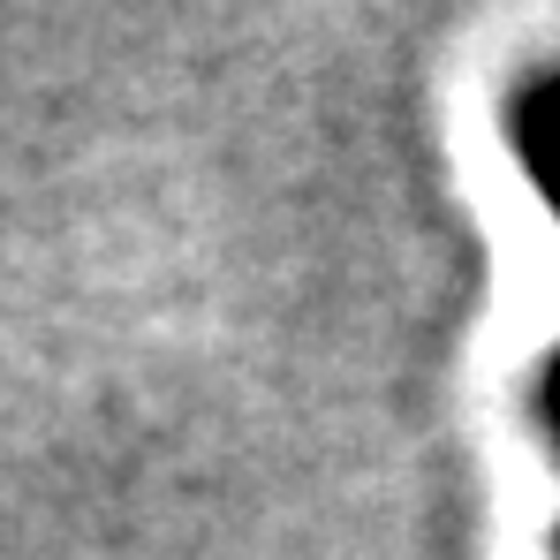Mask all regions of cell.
<instances>
[{
	"label": "cell",
	"mask_w": 560,
	"mask_h": 560,
	"mask_svg": "<svg viewBox=\"0 0 560 560\" xmlns=\"http://www.w3.org/2000/svg\"><path fill=\"white\" fill-rule=\"evenodd\" d=\"M508 152H515L530 197L546 205V220L560 228V69H538L530 84H515V98H508Z\"/></svg>",
	"instance_id": "cell-1"
},
{
	"label": "cell",
	"mask_w": 560,
	"mask_h": 560,
	"mask_svg": "<svg viewBox=\"0 0 560 560\" xmlns=\"http://www.w3.org/2000/svg\"><path fill=\"white\" fill-rule=\"evenodd\" d=\"M538 424H546V440L560 447V349L546 357V372H538Z\"/></svg>",
	"instance_id": "cell-2"
},
{
	"label": "cell",
	"mask_w": 560,
	"mask_h": 560,
	"mask_svg": "<svg viewBox=\"0 0 560 560\" xmlns=\"http://www.w3.org/2000/svg\"><path fill=\"white\" fill-rule=\"evenodd\" d=\"M553 560H560V546H553Z\"/></svg>",
	"instance_id": "cell-3"
}]
</instances>
